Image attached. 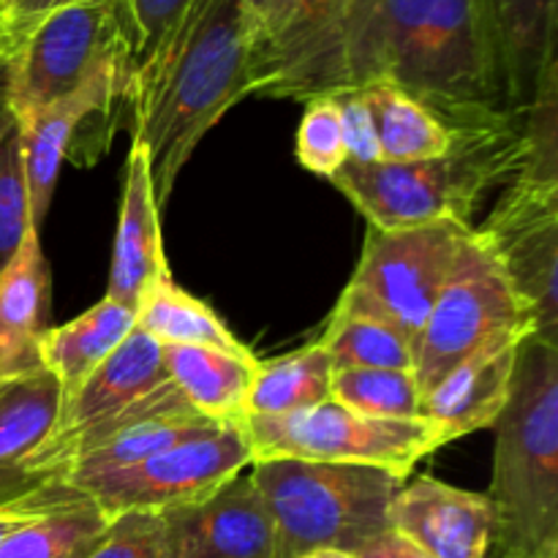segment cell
Instances as JSON below:
<instances>
[{
    "instance_id": "cell-2",
    "label": "cell",
    "mask_w": 558,
    "mask_h": 558,
    "mask_svg": "<svg viewBox=\"0 0 558 558\" xmlns=\"http://www.w3.org/2000/svg\"><path fill=\"white\" fill-rule=\"evenodd\" d=\"M251 96V20L243 0H194L156 58L131 80L134 142L158 207L207 131Z\"/></svg>"
},
{
    "instance_id": "cell-11",
    "label": "cell",
    "mask_w": 558,
    "mask_h": 558,
    "mask_svg": "<svg viewBox=\"0 0 558 558\" xmlns=\"http://www.w3.org/2000/svg\"><path fill=\"white\" fill-rule=\"evenodd\" d=\"M349 0H276L251 31V96L298 98L343 90Z\"/></svg>"
},
{
    "instance_id": "cell-32",
    "label": "cell",
    "mask_w": 558,
    "mask_h": 558,
    "mask_svg": "<svg viewBox=\"0 0 558 558\" xmlns=\"http://www.w3.org/2000/svg\"><path fill=\"white\" fill-rule=\"evenodd\" d=\"M294 156L305 172L327 180L349 161L341 109H338L336 96H316L305 101L298 142H294Z\"/></svg>"
},
{
    "instance_id": "cell-19",
    "label": "cell",
    "mask_w": 558,
    "mask_h": 558,
    "mask_svg": "<svg viewBox=\"0 0 558 558\" xmlns=\"http://www.w3.org/2000/svg\"><path fill=\"white\" fill-rule=\"evenodd\" d=\"M63 407V390L44 368L0 381V510L41 490L31 461L49 439Z\"/></svg>"
},
{
    "instance_id": "cell-37",
    "label": "cell",
    "mask_w": 558,
    "mask_h": 558,
    "mask_svg": "<svg viewBox=\"0 0 558 558\" xmlns=\"http://www.w3.org/2000/svg\"><path fill=\"white\" fill-rule=\"evenodd\" d=\"M357 558H430L425 556L423 550L414 548L409 539H403L401 534H396L392 529L381 532L379 537H374L371 543H365L357 554Z\"/></svg>"
},
{
    "instance_id": "cell-12",
    "label": "cell",
    "mask_w": 558,
    "mask_h": 558,
    "mask_svg": "<svg viewBox=\"0 0 558 558\" xmlns=\"http://www.w3.org/2000/svg\"><path fill=\"white\" fill-rule=\"evenodd\" d=\"M474 232L499 259L534 316V336L558 343V189L512 178Z\"/></svg>"
},
{
    "instance_id": "cell-1",
    "label": "cell",
    "mask_w": 558,
    "mask_h": 558,
    "mask_svg": "<svg viewBox=\"0 0 558 558\" xmlns=\"http://www.w3.org/2000/svg\"><path fill=\"white\" fill-rule=\"evenodd\" d=\"M387 82L450 129L518 118L488 0H349L343 90Z\"/></svg>"
},
{
    "instance_id": "cell-31",
    "label": "cell",
    "mask_w": 558,
    "mask_h": 558,
    "mask_svg": "<svg viewBox=\"0 0 558 558\" xmlns=\"http://www.w3.org/2000/svg\"><path fill=\"white\" fill-rule=\"evenodd\" d=\"M523 163L518 180L558 189V65L539 82V90L521 114Z\"/></svg>"
},
{
    "instance_id": "cell-3",
    "label": "cell",
    "mask_w": 558,
    "mask_h": 558,
    "mask_svg": "<svg viewBox=\"0 0 558 558\" xmlns=\"http://www.w3.org/2000/svg\"><path fill=\"white\" fill-rule=\"evenodd\" d=\"M494 434L490 558H558V343L523 338Z\"/></svg>"
},
{
    "instance_id": "cell-8",
    "label": "cell",
    "mask_w": 558,
    "mask_h": 558,
    "mask_svg": "<svg viewBox=\"0 0 558 558\" xmlns=\"http://www.w3.org/2000/svg\"><path fill=\"white\" fill-rule=\"evenodd\" d=\"M532 332V311L472 227L456 270L414 343L412 371L420 396H428L463 360L496 343L523 341Z\"/></svg>"
},
{
    "instance_id": "cell-14",
    "label": "cell",
    "mask_w": 558,
    "mask_h": 558,
    "mask_svg": "<svg viewBox=\"0 0 558 558\" xmlns=\"http://www.w3.org/2000/svg\"><path fill=\"white\" fill-rule=\"evenodd\" d=\"M390 529L430 558H490L494 505L488 494L414 477L392 499Z\"/></svg>"
},
{
    "instance_id": "cell-40",
    "label": "cell",
    "mask_w": 558,
    "mask_h": 558,
    "mask_svg": "<svg viewBox=\"0 0 558 558\" xmlns=\"http://www.w3.org/2000/svg\"><path fill=\"white\" fill-rule=\"evenodd\" d=\"M9 3H11V0H0V14H3V11L9 9Z\"/></svg>"
},
{
    "instance_id": "cell-6",
    "label": "cell",
    "mask_w": 558,
    "mask_h": 558,
    "mask_svg": "<svg viewBox=\"0 0 558 558\" xmlns=\"http://www.w3.org/2000/svg\"><path fill=\"white\" fill-rule=\"evenodd\" d=\"M3 47L9 96L20 118L71 96L98 76H134L118 0L63 5Z\"/></svg>"
},
{
    "instance_id": "cell-35",
    "label": "cell",
    "mask_w": 558,
    "mask_h": 558,
    "mask_svg": "<svg viewBox=\"0 0 558 558\" xmlns=\"http://www.w3.org/2000/svg\"><path fill=\"white\" fill-rule=\"evenodd\" d=\"M341 109L343 140H347V156L352 163H376L381 161L379 140H376L374 112H371L368 96L363 87L332 93Z\"/></svg>"
},
{
    "instance_id": "cell-7",
    "label": "cell",
    "mask_w": 558,
    "mask_h": 558,
    "mask_svg": "<svg viewBox=\"0 0 558 558\" xmlns=\"http://www.w3.org/2000/svg\"><path fill=\"white\" fill-rule=\"evenodd\" d=\"M472 227L434 221L423 227L368 229L363 254L338 298L341 314H360L417 343L441 289L450 281Z\"/></svg>"
},
{
    "instance_id": "cell-38",
    "label": "cell",
    "mask_w": 558,
    "mask_h": 558,
    "mask_svg": "<svg viewBox=\"0 0 558 558\" xmlns=\"http://www.w3.org/2000/svg\"><path fill=\"white\" fill-rule=\"evenodd\" d=\"M272 3H276V0H243L245 14H248V20H251V31H254V27L259 25L267 14H270Z\"/></svg>"
},
{
    "instance_id": "cell-30",
    "label": "cell",
    "mask_w": 558,
    "mask_h": 558,
    "mask_svg": "<svg viewBox=\"0 0 558 558\" xmlns=\"http://www.w3.org/2000/svg\"><path fill=\"white\" fill-rule=\"evenodd\" d=\"M332 401L343 403L352 412L379 420H417L423 417L414 371L357 368L332 371Z\"/></svg>"
},
{
    "instance_id": "cell-4",
    "label": "cell",
    "mask_w": 558,
    "mask_h": 558,
    "mask_svg": "<svg viewBox=\"0 0 558 558\" xmlns=\"http://www.w3.org/2000/svg\"><path fill=\"white\" fill-rule=\"evenodd\" d=\"M523 163L521 114L499 123L456 129L445 156L409 163L347 161L330 183L381 232L458 221L472 227V213L494 185L510 183Z\"/></svg>"
},
{
    "instance_id": "cell-13",
    "label": "cell",
    "mask_w": 558,
    "mask_h": 558,
    "mask_svg": "<svg viewBox=\"0 0 558 558\" xmlns=\"http://www.w3.org/2000/svg\"><path fill=\"white\" fill-rule=\"evenodd\" d=\"M158 515L172 558H278L276 523L248 469L205 499Z\"/></svg>"
},
{
    "instance_id": "cell-26",
    "label": "cell",
    "mask_w": 558,
    "mask_h": 558,
    "mask_svg": "<svg viewBox=\"0 0 558 558\" xmlns=\"http://www.w3.org/2000/svg\"><path fill=\"white\" fill-rule=\"evenodd\" d=\"M363 90L374 112L381 161H425V158L445 156L456 142V129H450L439 114L430 112L409 93L398 90L396 85L374 82Z\"/></svg>"
},
{
    "instance_id": "cell-22",
    "label": "cell",
    "mask_w": 558,
    "mask_h": 558,
    "mask_svg": "<svg viewBox=\"0 0 558 558\" xmlns=\"http://www.w3.org/2000/svg\"><path fill=\"white\" fill-rule=\"evenodd\" d=\"M136 311L101 298L93 308L65 325L47 327L38 343L41 368L54 376L63 401L134 332Z\"/></svg>"
},
{
    "instance_id": "cell-25",
    "label": "cell",
    "mask_w": 558,
    "mask_h": 558,
    "mask_svg": "<svg viewBox=\"0 0 558 558\" xmlns=\"http://www.w3.org/2000/svg\"><path fill=\"white\" fill-rule=\"evenodd\" d=\"M332 365L316 338L276 360H259L251 381L245 417H281L330 401Z\"/></svg>"
},
{
    "instance_id": "cell-20",
    "label": "cell",
    "mask_w": 558,
    "mask_h": 558,
    "mask_svg": "<svg viewBox=\"0 0 558 558\" xmlns=\"http://www.w3.org/2000/svg\"><path fill=\"white\" fill-rule=\"evenodd\" d=\"M521 341L496 343L452 368L423 398V417L436 425L445 445L494 428L510 398Z\"/></svg>"
},
{
    "instance_id": "cell-34",
    "label": "cell",
    "mask_w": 558,
    "mask_h": 558,
    "mask_svg": "<svg viewBox=\"0 0 558 558\" xmlns=\"http://www.w3.org/2000/svg\"><path fill=\"white\" fill-rule=\"evenodd\" d=\"M85 558H172L158 512H123L109 518V526Z\"/></svg>"
},
{
    "instance_id": "cell-5",
    "label": "cell",
    "mask_w": 558,
    "mask_h": 558,
    "mask_svg": "<svg viewBox=\"0 0 558 558\" xmlns=\"http://www.w3.org/2000/svg\"><path fill=\"white\" fill-rule=\"evenodd\" d=\"M248 472L276 523L278 558L357 554L390 529V505L407 483L385 469L298 458L256 461Z\"/></svg>"
},
{
    "instance_id": "cell-23",
    "label": "cell",
    "mask_w": 558,
    "mask_h": 558,
    "mask_svg": "<svg viewBox=\"0 0 558 558\" xmlns=\"http://www.w3.org/2000/svg\"><path fill=\"white\" fill-rule=\"evenodd\" d=\"M169 381L194 412L213 423H243L256 357L205 347H161Z\"/></svg>"
},
{
    "instance_id": "cell-36",
    "label": "cell",
    "mask_w": 558,
    "mask_h": 558,
    "mask_svg": "<svg viewBox=\"0 0 558 558\" xmlns=\"http://www.w3.org/2000/svg\"><path fill=\"white\" fill-rule=\"evenodd\" d=\"M74 3H87V0H11L9 9L0 14V38L11 41V38L22 36L27 27L36 25L41 16Z\"/></svg>"
},
{
    "instance_id": "cell-17",
    "label": "cell",
    "mask_w": 558,
    "mask_h": 558,
    "mask_svg": "<svg viewBox=\"0 0 558 558\" xmlns=\"http://www.w3.org/2000/svg\"><path fill=\"white\" fill-rule=\"evenodd\" d=\"M167 272L172 270L163 254L161 218H158V202L153 194L150 167H147L145 150L131 142L129 158H125L118 232H114L112 270H109V287L104 298L136 311L147 289Z\"/></svg>"
},
{
    "instance_id": "cell-9",
    "label": "cell",
    "mask_w": 558,
    "mask_h": 558,
    "mask_svg": "<svg viewBox=\"0 0 558 558\" xmlns=\"http://www.w3.org/2000/svg\"><path fill=\"white\" fill-rule=\"evenodd\" d=\"M251 463L298 458L319 463H357L412 477L420 461L445 447L430 420H379L352 412L338 401L281 417H245Z\"/></svg>"
},
{
    "instance_id": "cell-16",
    "label": "cell",
    "mask_w": 558,
    "mask_h": 558,
    "mask_svg": "<svg viewBox=\"0 0 558 558\" xmlns=\"http://www.w3.org/2000/svg\"><path fill=\"white\" fill-rule=\"evenodd\" d=\"M167 381L161 343L134 327V332L82 381L80 390L65 398L58 423L38 452L60 447L90 425L134 407Z\"/></svg>"
},
{
    "instance_id": "cell-28",
    "label": "cell",
    "mask_w": 558,
    "mask_h": 558,
    "mask_svg": "<svg viewBox=\"0 0 558 558\" xmlns=\"http://www.w3.org/2000/svg\"><path fill=\"white\" fill-rule=\"evenodd\" d=\"M319 343L325 347L327 357H330L332 371L414 368L412 343L398 336L392 327L368 319V316L332 311L325 332L319 336Z\"/></svg>"
},
{
    "instance_id": "cell-33",
    "label": "cell",
    "mask_w": 558,
    "mask_h": 558,
    "mask_svg": "<svg viewBox=\"0 0 558 558\" xmlns=\"http://www.w3.org/2000/svg\"><path fill=\"white\" fill-rule=\"evenodd\" d=\"M194 0H118L131 49V71H142ZM134 80V76H131Z\"/></svg>"
},
{
    "instance_id": "cell-24",
    "label": "cell",
    "mask_w": 558,
    "mask_h": 558,
    "mask_svg": "<svg viewBox=\"0 0 558 558\" xmlns=\"http://www.w3.org/2000/svg\"><path fill=\"white\" fill-rule=\"evenodd\" d=\"M136 327L161 347H205L234 357H254L205 300L174 283L172 272L158 278L140 300Z\"/></svg>"
},
{
    "instance_id": "cell-18",
    "label": "cell",
    "mask_w": 558,
    "mask_h": 558,
    "mask_svg": "<svg viewBox=\"0 0 558 558\" xmlns=\"http://www.w3.org/2000/svg\"><path fill=\"white\" fill-rule=\"evenodd\" d=\"M49 278L38 229H27L20 248L0 267V381L41 368L38 343L49 327Z\"/></svg>"
},
{
    "instance_id": "cell-27",
    "label": "cell",
    "mask_w": 558,
    "mask_h": 558,
    "mask_svg": "<svg viewBox=\"0 0 558 558\" xmlns=\"http://www.w3.org/2000/svg\"><path fill=\"white\" fill-rule=\"evenodd\" d=\"M109 518L80 494L69 505L16 529L0 543V558H85L98 545Z\"/></svg>"
},
{
    "instance_id": "cell-39",
    "label": "cell",
    "mask_w": 558,
    "mask_h": 558,
    "mask_svg": "<svg viewBox=\"0 0 558 558\" xmlns=\"http://www.w3.org/2000/svg\"><path fill=\"white\" fill-rule=\"evenodd\" d=\"M298 558H357V556L341 554V550H314V554H305V556H298Z\"/></svg>"
},
{
    "instance_id": "cell-10",
    "label": "cell",
    "mask_w": 558,
    "mask_h": 558,
    "mask_svg": "<svg viewBox=\"0 0 558 558\" xmlns=\"http://www.w3.org/2000/svg\"><path fill=\"white\" fill-rule=\"evenodd\" d=\"M251 466V447L240 423H223L118 472L74 480L107 518L123 512H163L191 505Z\"/></svg>"
},
{
    "instance_id": "cell-15",
    "label": "cell",
    "mask_w": 558,
    "mask_h": 558,
    "mask_svg": "<svg viewBox=\"0 0 558 558\" xmlns=\"http://www.w3.org/2000/svg\"><path fill=\"white\" fill-rule=\"evenodd\" d=\"M131 76L107 74L87 82L71 96L52 101L49 107L22 114V150H25L27 210L31 223L41 232L52 205L60 167L71 156V145L82 125L96 114L109 112L118 101L129 104Z\"/></svg>"
},
{
    "instance_id": "cell-21",
    "label": "cell",
    "mask_w": 558,
    "mask_h": 558,
    "mask_svg": "<svg viewBox=\"0 0 558 558\" xmlns=\"http://www.w3.org/2000/svg\"><path fill=\"white\" fill-rule=\"evenodd\" d=\"M499 36L507 98L515 114L526 112L539 82L558 65V0H488Z\"/></svg>"
},
{
    "instance_id": "cell-29",
    "label": "cell",
    "mask_w": 558,
    "mask_h": 558,
    "mask_svg": "<svg viewBox=\"0 0 558 558\" xmlns=\"http://www.w3.org/2000/svg\"><path fill=\"white\" fill-rule=\"evenodd\" d=\"M31 227L22 118L11 104L9 76H5V47L0 41V267L14 256Z\"/></svg>"
}]
</instances>
